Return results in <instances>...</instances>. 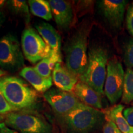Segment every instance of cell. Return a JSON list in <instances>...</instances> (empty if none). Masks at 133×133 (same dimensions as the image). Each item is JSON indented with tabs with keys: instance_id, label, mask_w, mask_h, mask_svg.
Listing matches in <instances>:
<instances>
[{
	"instance_id": "obj_26",
	"label": "cell",
	"mask_w": 133,
	"mask_h": 133,
	"mask_svg": "<svg viewBox=\"0 0 133 133\" xmlns=\"http://www.w3.org/2000/svg\"><path fill=\"white\" fill-rule=\"evenodd\" d=\"M0 133H19V132L14 129L10 128L4 123V122H1L0 123Z\"/></svg>"
},
{
	"instance_id": "obj_24",
	"label": "cell",
	"mask_w": 133,
	"mask_h": 133,
	"mask_svg": "<svg viewBox=\"0 0 133 133\" xmlns=\"http://www.w3.org/2000/svg\"><path fill=\"white\" fill-rule=\"evenodd\" d=\"M106 119L105 123L103 126V133H122L112 121Z\"/></svg>"
},
{
	"instance_id": "obj_18",
	"label": "cell",
	"mask_w": 133,
	"mask_h": 133,
	"mask_svg": "<svg viewBox=\"0 0 133 133\" xmlns=\"http://www.w3.org/2000/svg\"><path fill=\"white\" fill-rule=\"evenodd\" d=\"M29 4L31 12L34 16L39 17L48 21L52 19V11L49 1L30 0L29 1Z\"/></svg>"
},
{
	"instance_id": "obj_14",
	"label": "cell",
	"mask_w": 133,
	"mask_h": 133,
	"mask_svg": "<svg viewBox=\"0 0 133 133\" xmlns=\"http://www.w3.org/2000/svg\"><path fill=\"white\" fill-rule=\"evenodd\" d=\"M20 75L28 81L35 90L39 92H46L52 86V77H43L32 66H25L20 71Z\"/></svg>"
},
{
	"instance_id": "obj_19",
	"label": "cell",
	"mask_w": 133,
	"mask_h": 133,
	"mask_svg": "<svg viewBox=\"0 0 133 133\" xmlns=\"http://www.w3.org/2000/svg\"><path fill=\"white\" fill-rule=\"evenodd\" d=\"M8 8L14 14L24 18L26 23L30 21L29 8L26 1L24 0H11L6 1Z\"/></svg>"
},
{
	"instance_id": "obj_1",
	"label": "cell",
	"mask_w": 133,
	"mask_h": 133,
	"mask_svg": "<svg viewBox=\"0 0 133 133\" xmlns=\"http://www.w3.org/2000/svg\"><path fill=\"white\" fill-rule=\"evenodd\" d=\"M0 91L16 111L31 110L37 104V91L25 81L14 76L0 78Z\"/></svg>"
},
{
	"instance_id": "obj_23",
	"label": "cell",
	"mask_w": 133,
	"mask_h": 133,
	"mask_svg": "<svg viewBox=\"0 0 133 133\" xmlns=\"http://www.w3.org/2000/svg\"><path fill=\"white\" fill-rule=\"evenodd\" d=\"M126 29L133 37V3L128 6L126 14Z\"/></svg>"
},
{
	"instance_id": "obj_7",
	"label": "cell",
	"mask_w": 133,
	"mask_h": 133,
	"mask_svg": "<svg viewBox=\"0 0 133 133\" xmlns=\"http://www.w3.org/2000/svg\"><path fill=\"white\" fill-rule=\"evenodd\" d=\"M21 45L25 57L32 64L49 57L51 52L40 35L31 27L26 28L23 31Z\"/></svg>"
},
{
	"instance_id": "obj_22",
	"label": "cell",
	"mask_w": 133,
	"mask_h": 133,
	"mask_svg": "<svg viewBox=\"0 0 133 133\" xmlns=\"http://www.w3.org/2000/svg\"><path fill=\"white\" fill-rule=\"evenodd\" d=\"M16 111L14 108H13L3 95V94L0 91V116L6 115L9 113Z\"/></svg>"
},
{
	"instance_id": "obj_3",
	"label": "cell",
	"mask_w": 133,
	"mask_h": 133,
	"mask_svg": "<svg viewBox=\"0 0 133 133\" xmlns=\"http://www.w3.org/2000/svg\"><path fill=\"white\" fill-rule=\"evenodd\" d=\"M3 122L19 133H55L52 124L42 115L31 110H22L3 116Z\"/></svg>"
},
{
	"instance_id": "obj_11",
	"label": "cell",
	"mask_w": 133,
	"mask_h": 133,
	"mask_svg": "<svg viewBox=\"0 0 133 133\" xmlns=\"http://www.w3.org/2000/svg\"><path fill=\"white\" fill-rule=\"evenodd\" d=\"M49 3L57 25L64 30L69 29L74 18L70 3L64 0H50Z\"/></svg>"
},
{
	"instance_id": "obj_12",
	"label": "cell",
	"mask_w": 133,
	"mask_h": 133,
	"mask_svg": "<svg viewBox=\"0 0 133 133\" xmlns=\"http://www.w3.org/2000/svg\"><path fill=\"white\" fill-rule=\"evenodd\" d=\"M72 92L83 104L97 110L102 109V95L86 83L78 81Z\"/></svg>"
},
{
	"instance_id": "obj_30",
	"label": "cell",
	"mask_w": 133,
	"mask_h": 133,
	"mask_svg": "<svg viewBox=\"0 0 133 133\" xmlns=\"http://www.w3.org/2000/svg\"><path fill=\"white\" fill-rule=\"evenodd\" d=\"M3 120V117L2 116H0V123H1V122H3V121H1Z\"/></svg>"
},
{
	"instance_id": "obj_29",
	"label": "cell",
	"mask_w": 133,
	"mask_h": 133,
	"mask_svg": "<svg viewBox=\"0 0 133 133\" xmlns=\"http://www.w3.org/2000/svg\"><path fill=\"white\" fill-rule=\"evenodd\" d=\"M6 74V71H4V70H3L2 69H0V78H1V77H3V76H4Z\"/></svg>"
},
{
	"instance_id": "obj_17",
	"label": "cell",
	"mask_w": 133,
	"mask_h": 133,
	"mask_svg": "<svg viewBox=\"0 0 133 133\" xmlns=\"http://www.w3.org/2000/svg\"><path fill=\"white\" fill-rule=\"evenodd\" d=\"M61 62L62 59L61 55L56 54L51 50L49 57L39 61L35 66H34V68L41 76L48 78L51 77V73L53 71L56 64Z\"/></svg>"
},
{
	"instance_id": "obj_9",
	"label": "cell",
	"mask_w": 133,
	"mask_h": 133,
	"mask_svg": "<svg viewBox=\"0 0 133 133\" xmlns=\"http://www.w3.org/2000/svg\"><path fill=\"white\" fill-rule=\"evenodd\" d=\"M43 97L57 117L69 114L82 103L72 92L57 88H51L44 93Z\"/></svg>"
},
{
	"instance_id": "obj_27",
	"label": "cell",
	"mask_w": 133,
	"mask_h": 133,
	"mask_svg": "<svg viewBox=\"0 0 133 133\" xmlns=\"http://www.w3.org/2000/svg\"><path fill=\"white\" fill-rule=\"evenodd\" d=\"M5 20H6V16H5L4 12H3L2 11H0V28L4 24Z\"/></svg>"
},
{
	"instance_id": "obj_28",
	"label": "cell",
	"mask_w": 133,
	"mask_h": 133,
	"mask_svg": "<svg viewBox=\"0 0 133 133\" xmlns=\"http://www.w3.org/2000/svg\"><path fill=\"white\" fill-rule=\"evenodd\" d=\"M6 3V1H4V0H0V9L3 8Z\"/></svg>"
},
{
	"instance_id": "obj_5",
	"label": "cell",
	"mask_w": 133,
	"mask_h": 133,
	"mask_svg": "<svg viewBox=\"0 0 133 133\" xmlns=\"http://www.w3.org/2000/svg\"><path fill=\"white\" fill-rule=\"evenodd\" d=\"M88 33L87 27L81 28L73 35L65 46L66 67L78 78L84 74L87 68Z\"/></svg>"
},
{
	"instance_id": "obj_8",
	"label": "cell",
	"mask_w": 133,
	"mask_h": 133,
	"mask_svg": "<svg viewBox=\"0 0 133 133\" xmlns=\"http://www.w3.org/2000/svg\"><path fill=\"white\" fill-rule=\"evenodd\" d=\"M124 74L122 64L117 58L108 61L104 93L112 105L115 104L122 96Z\"/></svg>"
},
{
	"instance_id": "obj_4",
	"label": "cell",
	"mask_w": 133,
	"mask_h": 133,
	"mask_svg": "<svg viewBox=\"0 0 133 133\" xmlns=\"http://www.w3.org/2000/svg\"><path fill=\"white\" fill-rule=\"evenodd\" d=\"M87 68L84 74L79 78L83 82L101 95L104 94V84L107 75L108 53L100 46H92L88 51Z\"/></svg>"
},
{
	"instance_id": "obj_20",
	"label": "cell",
	"mask_w": 133,
	"mask_h": 133,
	"mask_svg": "<svg viewBox=\"0 0 133 133\" xmlns=\"http://www.w3.org/2000/svg\"><path fill=\"white\" fill-rule=\"evenodd\" d=\"M133 101V70L127 68L124 74L123 94L121 102L128 104Z\"/></svg>"
},
{
	"instance_id": "obj_16",
	"label": "cell",
	"mask_w": 133,
	"mask_h": 133,
	"mask_svg": "<svg viewBox=\"0 0 133 133\" xmlns=\"http://www.w3.org/2000/svg\"><path fill=\"white\" fill-rule=\"evenodd\" d=\"M124 106L122 104L114 105L107 112L106 119L112 121L122 133H133V126L129 125L123 115Z\"/></svg>"
},
{
	"instance_id": "obj_13",
	"label": "cell",
	"mask_w": 133,
	"mask_h": 133,
	"mask_svg": "<svg viewBox=\"0 0 133 133\" xmlns=\"http://www.w3.org/2000/svg\"><path fill=\"white\" fill-rule=\"evenodd\" d=\"M52 80L56 87L62 91L72 92L78 81V77L61 63H57L52 71Z\"/></svg>"
},
{
	"instance_id": "obj_2",
	"label": "cell",
	"mask_w": 133,
	"mask_h": 133,
	"mask_svg": "<svg viewBox=\"0 0 133 133\" xmlns=\"http://www.w3.org/2000/svg\"><path fill=\"white\" fill-rule=\"evenodd\" d=\"M103 116L101 110L81 103L57 119L65 133H90L99 125Z\"/></svg>"
},
{
	"instance_id": "obj_25",
	"label": "cell",
	"mask_w": 133,
	"mask_h": 133,
	"mask_svg": "<svg viewBox=\"0 0 133 133\" xmlns=\"http://www.w3.org/2000/svg\"><path fill=\"white\" fill-rule=\"evenodd\" d=\"M123 114L129 125L133 126V106L124 109Z\"/></svg>"
},
{
	"instance_id": "obj_10",
	"label": "cell",
	"mask_w": 133,
	"mask_h": 133,
	"mask_svg": "<svg viewBox=\"0 0 133 133\" xmlns=\"http://www.w3.org/2000/svg\"><path fill=\"white\" fill-rule=\"evenodd\" d=\"M128 1L126 0H101L97 7L111 28L119 30L124 19Z\"/></svg>"
},
{
	"instance_id": "obj_21",
	"label": "cell",
	"mask_w": 133,
	"mask_h": 133,
	"mask_svg": "<svg viewBox=\"0 0 133 133\" xmlns=\"http://www.w3.org/2000/svg\"><path fill=\"white\" fill-rule=\"evenodd\" d=\"M123 61L127 68L133 67V38H131L123 48Z\"/></svg>"
},
{
	"instance_id": "obj_15",
	"label": "cell",
	"mask_w": 133,
	"mask_h": 133,
	"mask_svg": "<svg viewBox=\"0 0 133 133\" xmlns=\"http://www.w3.org/2000/svg\"><path fill=\"white\" fill-rule=\"evenodd\" d=\"M35 27L50 49L56 54L61 55V38L56 30L51 24L46 22L36 24Z\"/></svg>"
},
{
	"instance_id": "obj_6",
	"label": "cell",
	"mask_w": 133,
	"mask_h": 133,
	"mask_svg": "<svg viewBox=\"0 0 133 133\" xmlns=\"http://www.w3.org/2000/svg\"><path fill=\"white\" fill-rule=\"evenodd\" d=\"M24 53L16 36L7 34L0 38V66L4 70L16 71L24 66Z\"/></svg>"
}]
</instances>
